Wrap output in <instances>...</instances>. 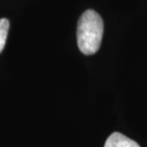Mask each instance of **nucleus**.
Listing matches in <instances>:
<instances>
[{
	"mask_svg": "<svg viewBox=\"0 0 147 147\" xmlns=\"http://www.w3.org/2000/svg\"><path fill=\"white\" fill-rule=\"evenodd\" d=\"M103 36V21L100 16L93 10L82 13L78 23L76 38L82 54L90 55L98 51Z\"/></svg>",
	"mask_w": 147,
	"mask_h": 147,
	"instance_id": "1",
	"label": "nucleus"
},
{
	"mask_svg": "<svg viewBox=\"0 0 147 147\" xmlns=\"http://www.w3.org/2000/svg\"><path fill=\"white\" fill-rule=\"evenodd\" d=\"M104 147H140L135 140L124 135L115 132L108 138Z\"/></svg>",
	"mask_w": 147,
	"mask_h": 147,
	"instance_id": "2",
	"label": "nucleus"
},
{
	"mask_svg": "<svg viewBox=\"0 0 147 147\" xmlns=\"http://www.w3.org/2000/svg\"><path fill=\"white\" fill-rule=\"evenodd\" d=\"M10 28V22L7 18L0 19V53L3 51L7 41L8 32Z\"/></svg>",
	"mask_w": 147,
	"mask_h": 147,
	"instance_id": "3",
	"label": "nucleus"
}]
</instances>
